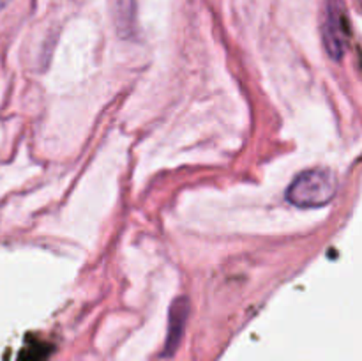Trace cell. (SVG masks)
<instances>
[{"label":"cell","instance_id":"1","mask_svg":"<svg viewBox=\"0 0 362 361\" xmlns=\"http://www.w3.org/2000/svg\"><path fill=\"white\" fill-rule=\"evenodd\" d=\"M338 180L332 170L317 166L300 172L286 188V200L297 207H322L334 198Z\"/></svg>","mask_w":362,"mask_h":361},{"label":"cell","instance_id":"2","mask_svg":"<svg viewBox=\"0 0 362 361\" xmlns=\"http://www.w3.org/2000/svg\"><path fill=\"white\" fill-rule=\"evenodd\" d=\"M322 38L329 57L334 60L343 59L350 41L349 11L343 0H325Z\"/></svg>","mask_w":362,"mask_h":361},{"label":"cell","instance_id":"3","mask_svg":"<svg viewBox=\"0 0 362 361\" xmlns=\"http://www.w3.org/2000/svg\"><path fill=\"white\" fill-rule=\"evenodd\" d=\"M187 317H189V299L187 297H177L170 306L168 314V335H166L165 350L163 356L170 357L179 349L180 340H182L184 329H186Z\"/></svg>","mask_w":362,"mask_h":361},{"label":"cell","instance_id":"4","mask_svg":"<svg viewBox=\"0 0 362 361\" xmlns=\"http://www.w3.org/2000/svg\"><path fill=\"white\" fill-rule=\"evenodd\" d=\"M113 20L120 38H133L136 32V0H115Z\"/></svg>","mask_w":362,"mask_h":361},{"label":"cell","instance_id":"5","mask_svg":"<svg viewBox=\"0 0 362 361\" xmlns=\"http://www.w3.org/2000/svg\"><path fill=\"white\" fill-rule=\"evenodd\" d=\"M9 2H11V0H0V11H2L4 7H6Z\"/></svg>","mask_w":362,"mask_h":361}]
</instances>
